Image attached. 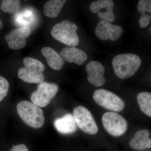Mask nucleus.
Returning <instances> with one entry per match:
<instances>
[{
  "instance_id": "23",
  "label": "nucleus",
  "mask_w": 151,
  "mask_h": 151,
  "mask_svg": "<svg viewBox=\"0 0 151 151\" xmlns=\"http://www.w3.org/2000/svg\"><path fill=\"white\" fill-rule=\"evenodd\" d=\"M9 151H29V150L25 145L19 144L14 145L10 150Z\"/></svg>"
},
{
  "instance_id": "7",
  "label": "nucleus",
  "mask_w": 151,
  "mask_h": 151,
  "mask_svg": "<svg viewBox=\"0 0 151 151\" xmlns=\"http://www.w3.org/2000/svg\"><path fill=\"white\" fill-rule=\"evenodd\" d=\"M74 117L76 125L86 134L94 135L98 131V128L92 113L86 108L79 106L74 108L73 111Z\"/></svg>"
},
{
  "instance_id": "24",
  "label": "nucleus",
  "mask_w": 151,
  "mask_h": 151,
  "mask_svg": "<svg viewBox=\"0 0 151 151\" xmlns=\"http://www.w3.org/2000/svg\"><path fill=\"white\" fill-rule=\"evenodd\" d=\"M3 27V24L1 20L0 19V29H1Z\"/></svg>"
},
{
  "instance_id": "9",
  "label": "nucleus",
  "mask_w": 151,
  "mask_h": 151,
  "mask_svg": "<svg viewBox=\"0 0 151 151\" xmlns=\"http://www.w3.org/2000/svg\"><path fill=\"white\" fill-rule=\"evenodd\" d=\"M122 27L118 25L112 24L106 21H100L95 29V34L101 40H117L123 34Z\"/></svg>"
},
{
  "instance_id": "8",
  "label": "nucleus",
  "mask_w": 151,
  "mask_h": 151,
  "mask_svg": "<svg viewBox=\"0 0 151 151\" xmlns=\"http://www.w3.org/2000/svg\"><path fill=\"white\" fill-rule=\"evenodd\" d=\"M32 33L31 29L28 27H23L14 29L4 37L10 48L13 50L20 49L26 45V39Z\"/></svg>"
},
{
  "instance_id": "19",
  "label": "nucleus",
  "mask_w": 151,
  "mask_h": 151,
  "mask_svg": "<svg viewBox=\"0 0 151 151\" xmlns=\"http://www.w3.org/2000/svg\"><path fill=\"white\" fill-rule=\"evenodd\" d=\"M114 3L112 0H98L91 3L89 6L93 13H98L100 10L105 9L106 12L113 13Z\"/></svg>"
},
{
  "instance_id": "21",
  "label": "nucleus",
  "mask_w": 151,
  "mask_h": 151,
  "mask_svg": "<svg viewBox=\"0 0 151 151\" xmlns=\"http://www.w3.org/2000/svg\"><path fill=\"white\" fill-rule=\"evenodd\" d=\"M23 63L24 66L36 69L42 73H43L45 69V65L42 63L32 58L29 57L25 58L23 60Z\"/></svg>"
},
{
  "instance_id": "25",
  "label": "nucleus",
  "mask_w": 151,
  "mask_h": 151,
  "mask_svg": "<svg viewBox=\"0 0 151 151\" xmlns=\"http://www.w3.org/2000/svg\"></svg>"
},
{
  "instance_id": "14",
  "label": "nucleus",
  "mask_w": 151,
  "mask_h": 151,
  "mask_svg": "<svg viewBox=\"0 0 151 151\" xmlns=\"http://www.w3.org/2000/svg\"><path fill=\"white\" fill-rule=\"evenodd\" d=\"M150 132L147 129H141L137 131L134 137L129 142L132 148L137 150H145L151 147V139Z\"/></svg>"
},
{
  "instance_id": "4",
  "label": "nucleus",
  "mask_w": 151,
  "mask_h": 151,
  "mask_svg": "<svg viewBox=\"0 0 151 151\" xmlns=\"http://www.w3.org/2000/svg\"><path fill=\"white\" fill-rule=\"evenodd\" d=\"M93 98L100 106L114 112H120L125 106L124 101L119 96L105 89L96 90L93 94Z\"/></svg>"
},
{
  "instance_id": "16",
  "label": "nucleus",
  "mask_w": 151,
  "mask_h": 151,
  "mask_svg": "<svg viewBox=\"0 0 151 151\" xmlns=\"http://www.w3.org/2000/svg\"><path fill=\"white\" fill-rule=\"evenodd\" d=\"M138 11L142 14L139 20V25L142 28L147 27L151 20V1L140 0L137 5Z\"/></svg>"
},
{
  "instance_id": "15",
  "label": "nucleus",
  "mask_w": 151,
  "mask_h": 151,
  "mask_svg": "<svg viewBox=\"0 0 151 151\" xmlns=\"http://www.w3.org/2000/svg\"><path fill=\"white\" fill-rule=\"evenodd\" d=\"M42 54L46 58L47 64L55 70H60L65 64V60L58 52L50 47L42 49Z\"/></svg>"
},
{
  "instance_id": "5",
  "label": "nucleus",
  "mask_w": 151,
  "mask_h": 151,
  "mask_svg": "<svg viewBox=\"0 0 151 151\" xmlns=\"http://www.w3.org/2000/svg\"><path fill=\"white\" fill-rule=\"evenodd\" d=\"M102 123L106 131L115 137L124 134L128 128L127 120L116 112H108L104 113L102 116Z\"/></svg>"
},
{
  "instance_id": "6",
  "label": "nucleus",
  "mask_w": 151,
  "mask_h": 151,
  "mask_svg": "<svg viewBox=\"0 0 151 151\" xmlns=\"http://www.w3.org/2000/svg\"><path fill=\"white\" fill-rule=\"evenodd\" d=\"M59 90V87L54 83L43 82L39 84L37 89L31 95V100L34 104L43 108L49 104Z\"/></svg>"
},
{
  "instance_id": "22",
  "label": "nucleus",
  "mask_w": 151,
  "mask_h": 151,
  "mask_svg": "<svg viewBox=\"0 0 151 151\" xmlns=\"http://www.w3.org/2000/svg\"><path fill=\"white\" fill-rule=\"evenodd\" d=\"M9 84L5 78L0 76V103L6 96L8 92Z\"/></svg>"
},
{
  "instance_id": "1",
  "label": "nucleus",
  "mask_w": 151,
  "mask_h": 151,
  "mask_svg": "<svg viewBox=\"0 0 151 151\" xmlns=\"http://www.w3.org/2000/svg\"><path fill=\"white\" fill-rule=\"evenodd\" d=\"M141 64L140 58L132 53L119 55L112 60L114 72L121 79H126L134 75Z\"/></svg>"
},
{
  "instance_id": "17",
  "label": "nucleus",
  "mask_w": 151,
  "mask_h": 151,
  "mask_svg": "<svg viewBox=\"0 0 151 151\" xmlns=\"http://www.w3.org/2000/svg\"><path fill=\"white\" fill-rule=\"evenodd\" d=\"M66 1L65 0H50L47 2L43 8L45 16L55 18L59 15Z\"/></svg>"
},
{
  "instance_id": "2",
  "label": "nucleus",
  "mask_w": 151,
  "mask_h": 151,
  "mask_svg": "<svg viewBox=\"0 0 151 151\" xmlns=\"http://www.w3.org/2000/svg\"><path fill=\"white\" fill-rule=\"evenodd\" d=\"M17 111L20 118L27 126L34 129H40L43 126V111L32 102L21 101L17 105Z\"/></svg>"
},
{
  "instance_id": "12",
  "label": "nucleus",
  "mask_w": 151,
  "mask_h": 151,
  "mask_svg": "<svg viewBox=\"0 0 151 151\" xmlns=\"http://www.w3.org/2000/svg\"><path fill=\"white\" fill-rule=\"evenodd\" d=\"M54 124L56 129L64 134H72L77 130V125L71 114H66L62 118L55 119Z\"/></svg>"
},
{
  "instance_id": "3",
  "label": "nucleus",
  "mask_w": 151,
  "mask_h": 151,
  "mask_svg": "<svg viewBox=\"0 0 151 151\" xmlns=\"http://www.w3.org/2000/svg\"><path fill=\"white\" fill-rule=\"evenodd\" d=\"M78 27L74 23L65 20L53 26L51 34L55 39L70 47L78 45L79 39L76 30Z\"/></svg>"
},
{
  "instance_id": "11",
  "label": "nucleus",
  "mask_w": 151,
  "mask_h": 151,
  "mask_svg": "<svg viewBox=\"0 0 151 151\" xmlns=\"http://www.w3.org/2000/svg\"><path fill=\"white\" fill-rule=\"evenodd\" d=\"M60 55L67 62L74 63L78 65H82L87 59L86 52L75 47H64L60 52Z\"/></svg>"
},
{
  "instance_id": "13",
  "label": "nucleus",
  "mask_w": 151,
  "mask_h": 151,
  "mask_svg": "<svg viewBox=\"0 0 151 151\" xmlns=\"http://www.w3.org/2000/svg\"><path fill=\"white\" fill-rule=\"evenodd\" d=\"M17 74L20 79L30 84H40L43 82L45 79L43 73L36 69L26 66L19 68Z\"/></svg>"
},
{
  "instance_id": "18",
  "label": "nucleus",
  "mask_w": 151,
  "mask_h": 151,
  "mask_svg": "<svg viewBox=\"0 0 151 151\" xmlns=\"http://www.w3.org/2000/svg\"><path fill=\"white\" fill-rule=\"evenodd\" d=\"M137 100L141 111L147 116H151V94L150 92L139 93Z\"/></svg>"
},
{
  "instance_id": "10",
  "label": "nucleus",
  "mask_w": 151,
  "mask_h": 151,
  "mask_svg": "<svg viewBox=\"0 0 151 151\" xmlns=\"http://www.w3.org/2000/svg\"><path fill=\"white\" fill-rule=\"evenodd\" d=\"M88 74L87 80L94 86H100L105 84L104 77L105 68L99 61H93L89 62L85 68Z\"/></svg>"
},
{
  "instance_id": "20",
  "label": "nucleus",
  "mask_w": 151,
  "mask_h": 151,
  "mask_svg": "<svg viewBox=\"0 0 151 151\" xmlns=\"http://www.w3.org/2000/svg\"><path fill=\"white\" fill-rule=\"evenodd\" d=\"M20 6V1L18 0H3L1 4V8L4 12L14 14L19 11Z\"/></svg>"
}]
</instances>
